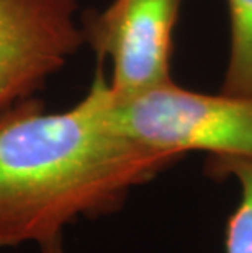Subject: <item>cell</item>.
I'll return each mask as SVG.
<instances>
[{"label": "cell", "mask_w": 252, "mask_h": 253, "mask_svg": "<svg viewBox=\"0 0 252 253\" xmlns=\"http://www.w3.org/2000/svg\"><path fill=\"white\" fill-rule=\"evenodd\" d=\"M111 101L99 69L66 111L48 113L33 96L0 111V250L43 245L79 219L118 211L133 188L175 162L125 136Z\"/></svg>", "instance_id": "cell-1"}, {"label": "cell", "mask_w": 252, "mask_h": 253, "mask_svg": "<svg viewBox=\"0 0 252 253\" xmlns=\"http://www.w3.org/2000/svg\"><path fill=\"white\" fill-rule=\"evenodd\" d=\"M111 118L125 136L175 160L190 150L252 157V95H203L172 80L130 98L113 96Z\"/></svg>", "instance_id": "cell-2"}, {"label": "cell", "mask_w": 252, "mask_h": 253, "mask_svg": "<svg viewBox=\"0 0 252 253\" xmlns=\"http://www.w3.org/2000/svg\"><path fill=\"white\" fill-rule=\"evenodd\" d=\"M182 0H113L87 13L84 38L99 62L111 64L108 87L123 100L172 82L174 30Z\"/></svg>", "instance_id": "cell-3"}, {"label": "cell", "mask_w": 252, "mask_h": 253, "mask_svg": "<svg viewBox=\"0 0 252 253\" xmlns=\"http://www.w3.org/2000/svg\"><path fill=\"white\" fill-rule=\"evenodd\" d=\"M76 0H0V111L33 96L85 41Z\"/></svg>", "instance_id": "cell-4"}, {"label": "cell", "mask_w": 252, "mask_h": 253, "mask_svg": "<svg viewBox=\"0 0 252 253\" xmlns=\"http://www.w3.org/2000/svg\"><path fill=\"white\" fill-rule=\"evenodd\" d=\"M206 169L241 185V201L226 227V253H252V157L211 155Z\"/></svg>", "instance_id": "cell-5"}, {"label": "cell", "mask_w": 252, "mask_h": 253, "mask_svg": "<svg viewBox=\"0 0 252 253\" xmlns=\"http://www.w3.org/2000/svg\"><path fill=\"white\" fill-rule=\"evenodd\" d=\"M231 18V54L223 93L252 95V0H228Z\"/></svg>", "instance_id": "cell-6"}, {"label": "cell", "mask_w": 252, "mask_h": 253, "mask_svg": "<svg viewBox=\"0 0 252 253\" xmlns=\"http://www.w3.org/2000/svg\"><path fill=\"white\" fill-rule=\"evenodd\" d=\"M40 253H71L64 247V237H57L54 240H50L46 244L40 245Z\"/></svg>", "instance_id": "cell-7"}]
</instances>
